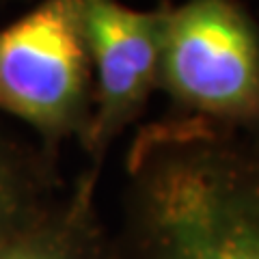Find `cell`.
<instances>
[{"label": "cell", "mask_w": 259, "mask_h": 259, "mask_svg": "<svg viewBox=\"0 0 259 259\" xmlns=\"http://www.w3.org/2000/svg\"><path fill=\"white\" fill-rule=\"evenodd\" d=\"M117 259H259V139L164 115L125 156Z\"/></svg>", "instance_id": "obj_1"}, {"label": "cell", "mask_w": 259, "mask_h": 259, "mask_svg": "<svg viewBox=\"0 0 259 259\" xmlns=\"http://www.w3.org/2000/svg\"><path fill=\"white\" fill-rule=\"evenodd\" d=\"M158 91L166 115L259 139V24L242 0H166Z\"/></svg>", "instance_id": "obj_2"}, {"label": "cell", "mask_w": 259, "mask_h": 259, "mask_svg": "<svg viewBox=\"0 0 259 259\" xmlns=\"http://www.w3.org/2000/svg\"><path fill=\"white\" fill-rule=\"evenodd\" d=\"M93 76L82 32V0H39L0 28V112L24 121L59 158L82 143L91 119Z\"/></svg>", "instance_id": "obj_3"}, {"label": "cell", "mask_w": 259, "mask_h": 259, "mask_svg": "<svg viewBox=\"0 0 259 259\" xmlns=\"http://www.w3.org/2000/svg\"><path fill=\"white\" fill-rule=\"evenodd\" d=\"M164 13L166 0L153 9H134L121 0H82L93 100L80 145L95 171H102L110 145L143 117L158 91Z\"/></svg>", "instance_id": "obj_4"}, {"label": "cell", "mask_w": 259, "mask_h": 259, "mask_svg": "<svg viewBox=\"0 0 259 259\" xmlns=\"http://www.w3.org/2000/svg\"><path fill=\"white\" fill-rule=\"evenodd\" d=\"M97 180L100 171L87 166L67 194L0 244V259H117L97 214Z\"/></svg>", "instance_id": "obj_5"}, {"label": "cell", "mask_w": 259, "mask_h": 259, "mask_svg": "<svg viewBox=\"0 0 259 259\" xmlns=\"http://www.w3.org/2000/svg\"><path fill=\"white\" fill-rule=\"evenodd\" d=\"M59 158L0 132V244L59 199Z\"/></svg>", "instance_id": "obj_6"}]
</instances>
